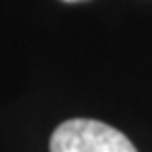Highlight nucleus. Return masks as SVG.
<instances>
[{
    "instance_id": "nucleus-2",
    "label": "nucleus",
    "mask_w": 152,
    "mask_h": 152,
    "mask_svg": "<svg viewBox=\"0 0 152 152\" xmlns=\"http://www.w3.org/2000/svg\"><path fill=\"white\" fill-rule=\"evenodd\" d=\"M66 2H76V0H66Z\"/></svg>"
},
{
    "instance_id": "nucleus-1",
    "label": "nucleus",
    "mask_w": 152,
    "mask_h": 152,
    "mask_svg": "<svg viewBox=\"0 0 152 152\" xmlns=\"http://www.w3.org/2000/svg\"><path fill=\"white\" fill-rule=\"evenodd\" d=\"M51 152H137L125 133L93 118H70L53 131Z\"/></svg>"
}]
</instances>
